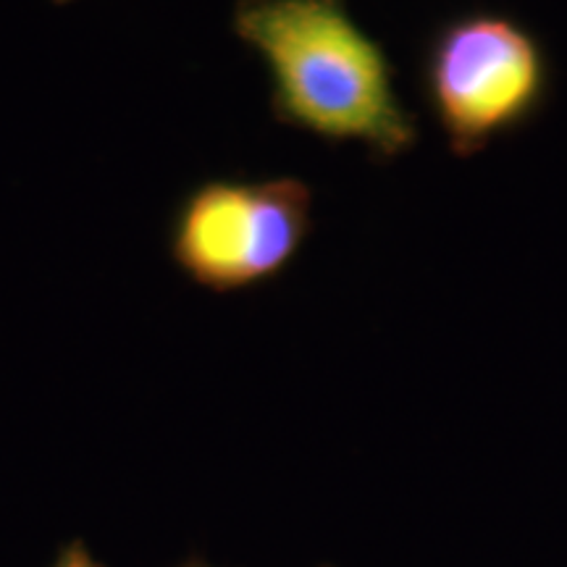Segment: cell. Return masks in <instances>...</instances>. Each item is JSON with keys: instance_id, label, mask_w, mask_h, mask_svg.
I'll use <instances>...</instances> for the list:
<instances>
[{"instance_id": "obj_2", "label": "cell", "mask_w": 567, "mask_h": 567, "mask_svg": "<svg viewBox=\"0 0 567 567\" xmlns=\"http://www.w3.org/2000/svg\"><path fill=\"white\" fill-rule=\"evenodd\" d=\"M421 87L450 153L471 161L542 116L555 92V63L526 21L471 9L429 34Z\"/></svg>"}, {"instance_id": "obj_1", "label": "cell", "mask_w": 567, "mask_h": 567, "mask_svg": "<svg viewBox=\"0 0 567 567\" xmlns=\"http://www.w3.org/2000/svg\"><path fill=\"white\" fill-rule=\"evenodd\" d=\"M231 30L264 61L276 122L329 145L358 142L375 163L413 153L417 116L396 92L384 42L347 0H237Z\"/></svg>"}, {"instance_id": "obj_6", "label": "cell", "mask_w": 567, "mask_h": 567, "mask_svg": "<svg viewBox=\"0 0 567 567\" xmlns=\"http://www.w3.org/2000/svg\"><path fill=\"white\" fill-rule=\"evenodd\" d=\"M55 6H63V3H71V0H53Z\"/></svg>"}, {"instance_id": "obj_4", "label": "cell", "mask_w": 567, "mask_h": 567, "mask_svg": "<svg viewBox=\"0 0 567 567\" xmlns=\"http://www.w3.org/2000/svg\"><path fill=\"white\" fill-rule=\"evenodd\" d=\"M51 567H103V565L97 563L95 555H92L90 547L82 542V538H74V542H69L66 547L55 555Z\"/></svg>"}, {"instance_id": "obj_7", "label": "cell", "mask_w": 567, "mask_h": 567, "mask_svg": "<svg viewBox=\"0 0 567 567\" xmlns=\"http://www.w3.org/2000/svg\"><path fill=\"white\" fill-rule=\"evenodd\" d=\"M323 567H329V565H323Z\"/></svg>"}, {"instance_id": "obj_3", "label": "cell", "mask_w": 567, "mask_h": 567, "mask_svg": "<svg viewBox=\"0 0 567 567\" xmlns=\"http://www.w3.org/2000/svg\"><path fill=\"white\" fill-rule=\"evenodd\" d=\"M313 187L300 176H213L176 203L168 258L213 295L281 279L313 234Z\"/></svg>"}, {"instance_id": "obj_5", "label": "cell", "mask_w": 567, "mask_h": 567, "mask_svg": "<svg viewBox=\"0 0 567 567\" xmlns=\"http://www.w3.org/2000/svg\"><path fill=\"white\" fill-rule=\"evenodd\" d=\"M179 567H213V565H205V563H197V559H189V563H184Z\"/></svg>"}]
</instances>
